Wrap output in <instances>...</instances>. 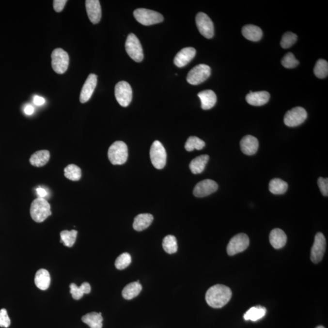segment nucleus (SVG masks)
<instances>
[{
    "instance_id": "nucleus-1",
    "label": "nucleus",
    "mask_w": 328,
    "mask_h": 328,
    "mask_svg": "<svg viewBox=\"0 0 328 328\" xmlns=\"http://www.w3.org/2000/svg\"><path fill=\"white\" fill-rule=\"evenodd\" d=\"M231 289L222 284H217L208 289L205 294V300L210 307L221 308L231 300Z\"/></svg>"
},
{
    "instance_id": "nucleus-2",
    "label": "nucleus",
    "mask_w": 328,
    "mask_h": 328,
    "mask_svg": "<svg viewBox=\"0 0 328 328\" xmlns=\"http://www.w3.org/2000/svg\"><path fill=\"white\" fill-rule=\"evenodd\" d=\"M30 214L33 221L44 222L52 214L51 205L45 198H38L31 203Z\"/></svg>"
},
{
    "instance_id": "nucleus-3",
    "label": "nucleus",
    "mask_w": 328,
    "mask_h": 328,
    "mask_svg": "<svg viewBox=\"0 0 328 328\" xmlns=\"http://www.w3.org/2000/svg\"><path fill=\"white\" fill-rule=\"evenodd\" d=\"M108 156L113 165H122L127 160L128 151L127 145L122 141H116L110 146Z\"/></svg>"
},
{
    "instance_id": "nucleus-4",
    "label": "nucleus",
    "mask_w": 328,
    "mask_h": 328,
    "mask_svg": "<svg viewBox=\"0 0 328 328\" xmlns=\"http://www.w3.org/2000/svg\"><path fill=\"white\" fill-rule=\"evenodd\" d=\"M134 16L141 25L150 26L161 23L164 17L161 14L144 8L137 9L134 11Z\"/></svg>"
},
{
    "instance_id": "nucleus-5",
    "label": "nucleus",
    "mask_w": 328,
    "mask_h": 328,
    "mask_svg": "<svg viewBox=\"0 0 328 328\" xmlns=\"http://www.w3.org/2000/svg\"><path fill=\"white\" fill-rule=\"evenodd\" d=\"M211 74V68L207 64H200L194 67L188 73L187 81L193 85L201 84Z\"/></svg>"
},
{
    "instance_id": "nucleus-6",
    "label": "nucleus",
    "mask_w": 328,
    "mask_h": 328,
    "mask_svg": "<svg viewBox=\"0 0 328 328\" xmlns=\"http://www.w3.org/2000/svg\"><path fill=\"white\" fill-rule=\"evenodd\" d=\"M150 159L153 166L157 169H162L166 166L167 153L164 146L159 141L153 142L150 149Z\"/></svg>"
},
{
    "instance_id": "nucleus-7",
    "label": "nucleus",
    "mask_w": 328,
    "mask_h": 328,
    "mask_svg": "<svg viewBox=\"0 0 328 328\" xmlns=\"http://www.w3.org/2000/svg\"><path fill=\"white\" fill-rule=\"evenodd\" d=\"M125 49L130 58L136 62H141L143 59V52L140 41L134 33L128 35L125 42Z\"/></svg>"
},
{
    "instance_id": "nucleus-8",
    "label": "nucleus",
    "mask_w": 328,
    "mask_h": 328,
    "mask_svg": "<svg viewBox=\"0 0 328 328\" xmlns=\"http://www.w3.org/2000/svg\"><path fill=\"white\" fill-rule=\"evenodd\" d=\"M52 67L54 71L59 74H63L68 68L69 55L61 48L54 49L51 55Z\"/></svg>"
},
{
    "instance_id": "nucleus-9",
    "label": "nucleus",
    "mask_w": 328,
    "mask_h": 328,
    "mask_svg": "<svg viewBox=\"0 0 328 328\" xmlns=\"http://www.w3.org/2000/svg\"><path fill=\"white\" fill-rule=\"evenodd\" d=\"M115 97L122 107H128L133 97L132 89L130 84L125 81L117 83L115 87Z\"/></svg>"
},
{
    "instance_id": "nucleus-10",
    "label": "nucleus",
    "mask_w": 328,
    "mask_h": 328,
    "mask_svg": "<svg viewBox=\"0 0 328 328\" xmlns=\"http://www.w3.org/2000/svg\"><path fill=\"white\" fill-rule=\"evenodd\" d=\"M308 114L305 109L297 107L289 110L285 114L284 122L285 125L289 127L301 125L307 119Z\"/></svg>"
},
{
    "instance_id": "nucleus-11",
    "label": "nucleus",
    "mask_w": 328,
    "mask_h": 328,
    "mask_svg": "<svg viewBox=\"0 0 328 328\" xmlns=\"http://www.w3.org/2000/svg\"><path fill=\"white\" fill-rule=\"evenodd\" d=\"M250 245V238L246 234H239L234 236L229 241L227 247V252L230 256L243 252Z\"/></svg>"
},
{
    "instance_id": "nucleus-12",
    "label": "nucleus",
    "mask_w": 328,
    "mask_h": 328,
    "mask_svg": "<svg viewBox=\"0 0 328 328\" xmlns=\"http://www.w3.org/2000/svg\"><path fill=\"white\" fill-rule=\"evenodd\" d=\"M196 26L201 35L207 38L214 35V26L209 16L203 13H199L196 16Z\"/></svg>"
},
{
    "instance_id": "nucleus-13",
    "label": "nucleus",
    "mask_w": 328,
    "mask_h": 328,
    "mask_svg": "<svg viewBox=\"0 0 328 328\" xmlns=\"http://www.w3.org/2000/svg\"><path fill=\"white\" fill-rule=\"evenodd\" d=\"M326 239L322 233L318 232L315 236L314 242L311 253V260L313 263H318L322 260L326 250Z\"/></svg>"
},
{
    "instance_id": "nucleus-14",
    "label": "nucleus",
    "mask_w": 328,
    "mask_h": 328,
    "mask_svg": "<svg viewBox=\"0 0 328 328\" xmlns=\"http://www.w3.org/2000/svg\"><path fill=\"white\" fill-rule=\"evenodd\" d=\"M219 188L216 182L212 179H205L196 184L193 190L194 195L196 197H205L215 192Z\"/></svg>"
},
{
    "instance_id": "nucleus-15",
    "label": "nucleus",
    "mask_w": 328,
    "mask_h": 328,
    "mask_svg": "<svg viewBox=\"0 0 328 328\" xmlns=\"http://www.w3.org/2000/svg\"><path fill=\"white\" fill-rule=\"evenodd\" d=\"M97 83V77L95 74H91L88 77L80 95V102L81 104L87 102L92 97Z\"/></svg>"
},
{
    "instance_id": "nucleus-16",
    "label": "nucleus",
    "mask_w": 328,
    "mask_h": 328,
    "mask_svg": "<svg viewBox=\"0 0 328 328\" xmlns=\"http://www.w3.org/2000/svg\"><path fill=\"white\" fill-rule=\"evenodd\" d=\"M88 18L93 24L99 23L102 16V9L98 0H87L85 2Z\"/></svg>"
},
{
    "instance_id": "nucleus-17",
    "label": "nucleus",
    "mask_w": 328,
    "mask_h": 328,
    "mask_svg": "<svg viewBox=\"0 0 328 328\" xmlns=\"http://www.w3.org/2000/svg\"><path fill=\"white\" fill-rule=\"evenodd\" d=\"M196 52V49L191 47H185L181 49L174 57V63L179 68L186 66L192 61L195 56Z\"/></svg>"
},
{
    "instance_id": "nucleus-18",
    "label": "nucleus",
    "mask_w": 328,
    "mask_h": 328,
    "mask_svg": "<svg viewBox=\"0 0 328 328\" xmlns=\"http://www.w3.org/2000/svg\"><path fill=\"white\" fill-rule=\"evenodd\" d=\"M240 147L242 152L246 155L251 156L257 153L259 142L254 136L247 135L242 139L240 142Z\"/></svg>"
},
{
    "instance_id": "nucleus-19",
    "label": "nucleus",
    "mask_w": 328,
    "mask_h": 328,
    "mask_svg": "<svg viewBox=\"0 0 328 328\" xmlns=\"http://www.w3.org/2000/svg\"><path fill=\"white\" fill-rule=\"evenodd\" d=\"M270 94L265 91L252 92L246 95V101L253 106H262L267 104L270 99Z\"/></svg>"
},
{
    "instance_id": "nucleus-20",
    "label": "nucleus",
    "mask_w": 328,
    "mask_h": 328,
    "mask_svg": "<svg viewBox=\"0 0 328 328\" xmlns=\"http://www.w3.org/2000/svg\"><path fill=\"white\" fill-rule=\"evenodd\" d=\"M198 96L200 97L201 108L203 109H211L216 104L217 101V95L212 90L203 91V92L198 93Z\"/></svg>"
},
{
    "instance_id": "nucleus-21",
    "label": "nucleus",
    "mask_w": 328,
    "mask_h": 328,
    "mask_svg": "<svg viewBox=\"0 0 328 328\" xmlns=\"http://www.w3.org/2000/svg\"><path fill=\"white\" fill-rule=\"evenodd\" d=\"M269 241L273 248L279 250V249L283 248L286 244L287 236L281 229H274L270 232Z\"/></svg>"
},
{
    "instance_id": "nucleus-22",
    "label": "nucleus",
    "mask_w": 328,
    "mask_h": 328,
    "mask_svg": "<svg viewBox=\"0 0 328 328\" xmlns=\"http://www.w3.org/2000/svg\"><path fill=\"white\" fill-rule=\"evenodd\" d=\"M35 284L40 290H47L51 284V276L49 272L44 269L38 270L35 276Z\"/></svg>"
},
{
    "instance_id": "nucleus-23",
    "label": "nucleus",
    "mask_w": 328,
    "mask_h": 328,
    "mask_svg": "<svg viewBox=\"0 0 328 328\" xmlns=\"http://www.w3.org/2000/svg\"><path fill=\"white\" fill-rule=\"evenodd\" d=\"M242 34L246 39L252 42H258L263 37V31L258 26L248 25L244 26L242 29Z\"/></svg>"
},
{
    "instance_id": "nucleus-24",
    "label": "nucleus",
    "mask_w": 328,
    "mask_h": 328,
    "mask_svg": "<svg viewBox=\"0 0 328 328\" xmlns=\"http://www.w3.org/2000/svg\"><path fill=\"white\" fill-rule=\"evenodd\" d=\"M153 221V216L149 214H142L135 217L133 224L135 231L141 232L147 229Z\"/></svg>"
},
{
    "instance_id": "nucleus-25",
    "label": "nucleus",
    "mask_w": 328,
    "mask_h": 328,
    "mask_svg": "<svg viewBox=\"0 0 328 328\" xmlns=\"http://www.w3.org/2000/svg\"><path fill=\"white\" fill-rule=\"evenodd\" d=\"M142 289V285L140 284V280H138L126 285L122 291V296L125 300H132L141 293Z\"/></svg>"
},
{
    "instance_id": "nucleus-26",
    "label": "nucleus",
    "mask_w": 328,
    "mask_h": 328,
    "mask_svg": "<svg viewBox=\"0 0 328 328\" xmlns=\"http://www.w3.org/2000/svg\"><path fill=\"white\" fill-rule=\"evenodd\" d=\"M209 156L207 155H203L195 158L191 160L189 167L192 173L200 174L204 171L205 167L209 162Z\"/></svg>"
},
{
    "instance_id": "nucleus-27",
    "label": "nucleus",
    "mask_w": 328,
    "mask_h": 328,
    "mask_svg": "<svg viewBox=\"0 0 328 328\" xmlns=\"http://www.w3.org/2000/svg\"><path fill=\"white\" fill-rule=\"evenodd\" d=\"M50 159V153L47 150H40L33 153L30 159L33 166L41 167L45 166Z\"/></svg>"
},
{
    "instance_id": "nucleus-28",
    "label": "nucleus",
    "mask_w": 328,
    "mask_h": 328,
    "mask_svg": "<svg viewBox=\"0 0 328 328\" xmlns=\"http://www.w3.org/2000/svg\"><path fill=\"white\" fill-rule=\"evenodd\" d=\"M81 320L91 328H102L103 317L101 312L88 313L83 316Z\"/></svg>"
},
{
    "instance_id": "nucleus-29",
    "label": "nucleus",
    "mask_w": 328,
    "mask_h": 328,
    "mask_svg": "<svg viewBox=\"0 0 328 328\" xmlns=\"http://www.w3.org/2000/svg\"><path fill=\"white\" fill-rule=\"evenodd\" d=\"M69 288H70V293L73 298L76 300H80L84 294H90L92 290L91 285L88 282H83L80 287L77 286L75 283H71Z\"/></svg>"
},
{
    "instance_id": "nucleus-30",
    "label": "nucleus",
    "mask_w": 328,
    "mask_h": 328,
    "mask_svg": "<svg viewBox=\"0 0 328 328\" xmlns=\"http://www.w3.org/2000/svg\"><path fill=\"white\" fill-rule=\"evenodd\" d=\"M266 313V309L261 306H257L249 310L244 315V318L245 320L256 322L264 317Z\"/></svg>"
},
{
    "instance_id": "nucleus-31",
    "label": "nucleus",
    "mask_w": 328,
    "mask_h": 328,
    "mask_svg": "<svg viewBox=\"0 0 328 328\" xmlns=\"http://www.w3.org/2000/svg\"><path fill=\"white\" fill-rule=\"evenodd\" d=\"M288 184L281 179H273L269 183V191L274 195L284 194L288 190Z\"/></svg>"
},
{
    "instance_id": "nucleus-32",
    "label": "nucleus",
    "mask_w": 328,
    "mask_h": 328,
    "mask_svg": "<svg viewBox=\"0 0 328 328\" xmlns=\"http://www.w3.org/2000/svg\"><path fill=\"white\" fill-rule=\"evenodd\" d=\"M162 247L164 250L169 254H173L178 250V243L175 236L167 235L162 241Z\"/></svg>"
},
{
    "instance_id": "nucleus-33",
    "label": "nucleus",
    "mask_w": 328,
    "mask_h": 328,
    "mask_svg": "<svg viewBox=\"0 0 328 328\" xmlns=\"http://www.w3.org/2000/svg\"><path fill=\"white\" fill-rule=\"evenodd\" d=\"M64 176L69 180L78 181L81 177V169L76 165L70 164L65 167L64 170Z\"/></svg>"
},
{
    "instance_id": "nucleus-34",
    "label": "nucleus",
    "mask_w": 328,
    "mask_h": 328,
    "mask_svg": "<svg viewBox=\"0 0 328 328\" xmlns=\"http://www.w3.org/2000/svg\"><path fill=\"white\" fill-rule=\"evenodd\" d=\"M78 231L72 230L71 231H63L61 232V242L66 247H73L76 241Z\"/></svg>"
},
{
    "instance_id": "nucleus-35",
    "label": "nucleus",
    "mask_w": 328,
    "mask_h": 328,
    "mask_svg": "<svg viewBox=\"0 0 328 328\" xmlns=\"http://www.w3.org/2000/svg\"><path fill=\"white\" fill-rule=\"evenodd\" d=\"M204 141L196 136H190L188 138L186 143L185 148L188 152H192L195 149L198 150H202L205 147Z\"/></svg>"
},
{
    "instance_id": "nucleus-36",
    "label": "nucleus",
    "mask_w": 328,
    "mask_h": 328,
    "mask_svg": "<svg viewBox=\"0 0 328 328\" xmlns=\"http://www.w3.org/2000/svg\"><path fill=\"white\" fill-rule=\"evenodd\" d=\"M313 72L317 78H325L328 74V63L325 60L319 59L317 62L313 69Z\"/></svg>"
},
{
    "instance_id": "nucleus-37",
    "label": "nucleus",
    "mask_w": 328,
    "mask_h": 328,
    "mask_svg": "<svg viewBox=\"0 0 328 328\" xmlns=\"http://www.w3.org/2000/svg\"><path fill=\"white\" fill-rule=\"evenodd\" d=\"M297 40V35L291 32H287L282 35L280 45L282 48L288 49L293 46Z\"/></svg>"
},
{
    "instance_id": "nucleus-38",
    "label": "nucleus",
    "mask_w": 328,
    "mask_h": 328,
    "mask_svg": "<svg viewBox=\"0 0 328 328\" xmlns=\"http://www.w3.org/2000/svg\"><path fill=\"white\" fill-rule=\"evenodd\" d=\"M131 263V255L127 252L122 253L117 257L115 262V266L119 270H123L127 267Z\"/></svg>"
},
{
    "instance_id": "nucleus-39",
    "label": "nucleus",
    "mask_w": 328,
    "mask_h": 328,
    "mask_svg": "<svg viewBox=\"0 0 328 328\" xmlns=\"http://www.w3.org/2000/svg\"><path fill=\"white\" fill-rule=\"evenodd\" d=\"M282 65L286 68H294L297 66L299 64L298 60L296 59L295 56L291 52L285 55L281 60Z\"/></svg>"
},
{
    "instance_id": "nucleus-40",
    "label": "nucleus",
    "mask_w": 328,
    "mask_h": 328,
    "mask_svg": "<svg viewBox=\"0 0 328 328\" xmlns=\"http://www.w3.org/2000/svg\"><path fill=\"white\" fill-rule=\"evenodd\" d=\"M11 325L10 318L9 317L6 309L0 310V327L8 328Z\"/></svg>"
},
{
    "instance_id": "nucleus-41",
    "label": "nucleus",
    "mask_w": 328,
    "mask_h": 328,
    "mask_svg": "<svg viewBox=\"0 0 328 328\" xmlns=\"http://www.w3.org/2000/svg\"><path fill=\"white\" fill-rule=\"evenodd\" d=\"M318 186L321 193L325 196H328V179L319 178L318 179Z\"/></svg>"
},
{
    "instance_id": "nucleus-42",
    "label": "nucleus",
    "mask_w": 328,
    "mask_h": 328,
    "mask_svg": "<svg viewBox=\"0 0 328 328\" xmlns=\"http://www.w3.org/2000/svg\"><path fill=\"white\" fill-rule=\"evenodd\" d=\"M67 3L66 0H54V9L57 13H61L64 8V6Z\"/></svg>"
},
{
    "instance_id": "nucleus-43",
    "label": "nucleus",
    "mask_w": 328,
    "mask_h": 328,
    "mask_svg": "<svg viewBox=\"0 0 328 328\" xmlns=\"http://www.w3.org/2000/svg\"><path fill=\"white\" fill-rule=\"evenodd\" d=\"M33 103L36 105L38 106H41L43 105L45 103V100L44 97L38 96V95H35L33 97Z\"/></svg>"
},
{
    "instance_id": "nucleus-44",
    "label": "nucleus",
    "mask_w": 328,
    "mask_h": 328,
    "mask_svg": "<svg viewBox=\"0 0 328 328\" xmlns=\"http://www.w3.org/2000/svg\"><path fill=\"white\" fill-rule=\"evenodd\" d=\"M37 192L38 194V195L39 196V198H44L47 195V192L46 190H45L44 188H38L37 189Z\"/></svg>"
},
{
    "instance_id": "nucleus-45",
    "label": "nucleus",
    "mask_w": 328,
    "mask_h": 328,
    "mask_svg": "<svg viewBox=\"0 0 328 328\" xmlns=\"http://www.w3.org/2000/svg\"><path fill=\"white\" fill-rule=\"evenodd\" d=\"M34 111V109L32 105H28L25 107V112L27 115H31L33 114Z\"/></svg>"
},
{
    "instance_id": "nucleus-46",
    "label": "nucleus",
    "mask_w": 328,
    "mask_h": 328,
    "mask_svg": "<svg viewBox=\"0 0 328 328\" xmlns=\"http://www.w3.org/2000/svg\"><path fill=\"white\" fill-rule=\"evenodd\" d=\"M325 328V327H322V326H318L317 328Z\"/></svg>"
}]
</instances>
